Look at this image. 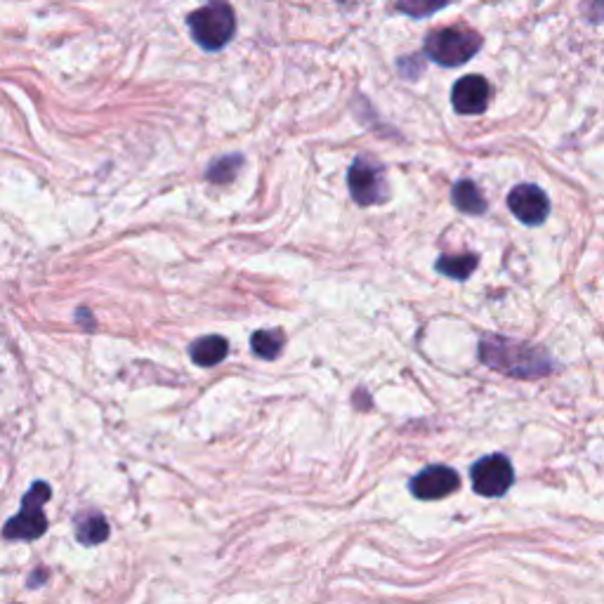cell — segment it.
Instances as JSON below:
<instances>
[{
	"mask_svg": "<svg viewBox=\"0 0 604 604\" xmlns=\"http://www.w3.org/2000/svg\"><path fill=\"white\" fill-rule=\"evenodd\" d=\"M76 538L83 546H100L109 538V522L100 512L85 510L76 515Z\"/></svg>",
	"mask_w": 604,
	"mask_h": 604,
	"instance_id": "8fae6325",
	"label": "cell"
},
{
	"mask_svg": "<svg viewBox=\"0 0 604 604\" xmlns=\"http://www.w3.org/2000/svg\"><path fill=\"white\" fill-rule=\"evenodd\" d=\"M470 479L479 496L498 498L505 491H510L512 482H515V470H512L508 458L501 456V453H494V456L482 458V461L472 465Z\"/></svg>",
	"mask_w": 604,
	"mask_h": 604,
	"instance_id": "8992f818",
	"label": "cell"
},
{
	"mask_svg": "<svg viewBox=\"0 0 604 604\" xmlns=\"http://www.w3.org/2000/svg\"><path fill=\"white\" fill-rule=\"evenodd\" d=\"M241 166H244V159H241V156H236V154L222 156V159L210 163L206 177H208L210 182H218V185H227V182L234 180Z\"/></svg>",
	"mask_w": 604,
	"mask_h": 604,
	"instance_id": "9a60e30c",
	"label": "cell"
},
{
	"mask_svg": "<svg viewBox=\"0 0 604 604\" xmlns=\"http://www.w3.org/2000/svg\"><path fill=\"white\" fill-rule=\"evenodd\" d=\"M482 48V36L468 26H442L425 38V52L439 67H461Z\"/></svg>",
	"mask_w": 604,
	"mask_h": 604,
	"instance_id": "7a4b0ae2",
	"label": "cell"
},
{
	"mask_svg": "<svg viewBox=\"0 0 604 604\" xmlns=\"http://www.w3.org/2000/svg\"><path fill=\"white\" fill-rule=\"evenodd\" d=\"M491 100V85L484 76H463L453 85L451 104L458 114L477 116L484 114Z\"/></svg>",
	"mask_w": 604,
	"mask_h": 604,
	"instance_id": "9c48e42d",
	"label": "cell"
},
{
	"mask_svg": "<svg viewBox=\"0 0 604 604\" xmlns=\"http://www.w3.org/2000/svg\"><path fill=\"white\" fill-rule=\"evenodd\" d=\"M583 12H586L590 22H604V0H588V3L583 5Z\"/></svg>",
	"mask_w": 604,
	"mask_h": 604,
	"instance_id": "e0dca14e",
	"label": "cell"
},
{
	"mask_svg": "<svg viewBox=\"0 0 604 604\" xmlns=\"http://www.w3.org/2000/svg\"><path fill=\"white\" fill-rule=\"evenodd\" d=\"M461 487V477L456 470L446 468V465H430L409 482L411 494L420 501H437V498L451 496L453 491Z\"/></svg>",
	"mask_w": 604,
	"mask_h": 604,
	"instance_id": "52a82bcc",
	"label": "cell"
},
{
	"mask_svg": "<svg viewBox=\"0 0 604 604\" xmlns=\"http://www.w3.org/2000/svg\"><path fill=\"white\" fill-rule=\"evenodd\" d=\"M347 187H350L352 199L359 206H378V203H385L387 196H390L383 163L364 154L357 156L352 161L350 170H347Z\"/></svg>",
	"mask_w": 604,
	"mask_h": 604,
	"instance_id": "5b68a950",
	"label": "cell"
},
{
	"mask_svg": "<svg viewBox=\"0 0 604 604\" xmlns=\"http://www.w3.org/2000/svg\"><path fill=\"white\" fill-rule=\"evenodd\" d=\"M286 336L279 328H267V331H255L251 336V350L258 354L260 359H277L284 352Z\"/></svg>",
	"mask_w": 604,
	"mask_h": 604,
	"instance_id": "4fadbf2b",
	"label": "cell"
},
{
	"mask_svg": "<svg viewBox=\"0 0 604 604\" xmlns=\"http://www.w3.org/2000/svg\"><path fill=\"white\" fill-rule=\"evenodd\" d=\"M451 201L456 203V208L465 215H482L487 210V199H484L482 192L475 182L470 180H458L451 189Z\"/></svg>",
	"mask_w": 604,
	"mask_h": 604,
	"instance_id": "7c38bea8",
	"label": "cell"
},
{
	"mask_svg": "<svg viewBox=\"0 0 604 604\" xmlns=\"http://www.w3.org/2000/svg\"><path fill=\"white\" fill-rule=\"evenodd\" d=\"M437 272L444 274V277L451 279H468L472 272H475L477 267V255H442V258L437 260Z\"/></svg>",
	"mask_w": 604,
	"mask_h": 604,
	"instance_id": "5bb4252c",
	"label": "cell"
},
{
	"mask_svg": "<svg viewBox=\"0 0 604 604\" xmlns=\"http://www.w3.org/2000/svg\"><path fill=\"white\" fill-rule=\"evenodd\" d=\"M189 29H192L194 41L201 45L203 50H220L232 41L234 29H236V19L234 12L225 0H213L208 3L206 8L192 12L187 17Z\"/></svg>",
	"mask_w": 604,
	"mask_h": 604,
	"instance_id": "3957f363",
	"label": "cell"
},
{
	"mask_svg": "<svg viewBox=\"0 0 604 604\" xmlns=\"http://www.w3.org/2000/svg\"><path fill=\"white\" fill-rule=\"evenodd\" d=\"M395 3L399 12L420 19V17L435 15L437 10H442L444 5L451 3V0H395Z\"/></svg>",
	"mask_w": 604,
	"mask_h": 604,
	"instance_id": "2e32d148",
	"label": "cell"
},
{
	"mask_svg": "<svg viewBox=\"0 0 604 604\" xmlns=\"http://www.w3.org/2000/svg\"><path fill=\"white\" fill-rule=\"evenodd\" d=\"M508 208L524 225L538 227L548 218L550 201L548 196L543 194V189H538L536 185H517L508 194Z\"/></svg>",
	"mask_w": 604,
	"mask_h": 604,
	"instance_id": "ba28073f",
	"label": "cell"
},
{
	"mask_svg": "<svg viewBox=\"0 0 604 604\" xmlns=\"http://www.w3.org/2000/svg\"><path fill=\"white\" fill-rule=\"evenodd\" d=\"M340 5H354V0H338Z\"/></svg>",
	"mask_w": 604,
	"mask_h": 604,
	"instance_id": "ac0fdd59",
	"label": "cell"
},
{
	"mask_svg": "<svg viewBox=\"0 0 604 604\" xmlns=\"http://www.w3.org/2000/svg\"><path fill=\"white\" fill-rule=\"evenodd\" d=\"M227 354L229 343L222 336H203L189 345V357H192L196 366H203V369L218 366L220 361L227 359Z\"/></svg>",
	"mask_w": 604,
	"mask_h": 604,
	"instance_id": "30bf717a",
	"label": "cell"
},
{
	"mask_svg": "<svg viewBox=\"0 0 604 604\" xmlns=\"http://www.w3.org/2000/svg\"><path fill=\"white\" fill-rule=\"evenodd\" d=\"M52 489L48 482H34L22 498V510L12 520L5 522L3 536L8 541H38L48 531V517L43 515V505L50 501Z\"/></svg>",
	"mask_w": 604,
	"mask_h": 604,
	"instance_id": "277c9868",
	"label": "cell"
},
{
	"mask_svg": "<svg viewBox=\"0 0 604 604\" xmlns=\"http://www.w3.org/2000/svg\"><path fill=\"white\" fill-rule=\"evenodd\" d=\"M479 357L489 369L515 378H543L553 371L550 357L534 345L501 336H487L479 343Z\"/></svg>",
	"mask_w": 604,
	"mask_h": 604,
	"instance_id": "6da1fadb",
	"label": "cell"
}]
</instances>
